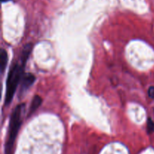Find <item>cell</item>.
Segmentation results:
<instances>
[{
  "instance_id": "6da1fadb",
  "label": "cell",
  "mask_w": 154,
  "mask_h": 154,
  "mask_svg": "<svg viewBox=\"0 0 154 154\" xmlns=\"http://www.w3.org/2000/svg\"><path fill=\"white\" fill-rule=\"evenodd\" d=\"M23 67L24 66L22 64L15 63L9 71L6 82L5 104H10L11 100L13 99L17 87L23 75Z\"/></svg>"
},
{
  "instance_id": "7a4b0ae2",
  "label": "cell",
  "mask_w": 154,
  "mask_h": 154,
  "mask_svg": "<svg viewBox=\"0 0 154 154\" xmlns=\"http://www.w3.org/2000/svg\"><path fill=\"white\" fill-rule=\"evenodd\" d=\"M24 107L25 104H19L17 106L11 114L10 124H9L8 138L5 144V154H11L14 140L21 125V113Z\"/></svg>"
},
{
  "instance_id": "3957f363",
  "label": "cell",
  "mask_w": 154,
  "mask_h": 154,
  "mask_svg": "<svg viewBox=\"0 0 154 154\" xmlns=\"http://www.w3.org/2000/svg\"><path fill=\"white\" fill-rule=\"evenodd\" d=\"M35 80V77L32 73L27 72V73L23 74L21 79V90L23 91L28 89L33 84Z\"/></svg>"
},
{
  "instance_id": "277c9868",
  "label": "cell",
  "mask_w": 154,
  "mask_h": 154,
  "mask_svg": "<svg viewBox=\"0 0 154 154\" xmlns=\"http://www.w3.org/2000/svg\"><path fill=\"white\" fill-rule=\"evenodd\" d=\"M32 49V45L30 43L26 44V45H25L23 46V48L20 55V61L21 64H22L23 66H25L26 62L27 61V60H28L29 58V56L31 54Z\"/></svg>"
},
{
  "instance_id": "5b68a950",
  "label": "cell",
  "mask_w": 154,
  "mask_h": 154,
  "mask_svg": "<svg viewBox=\"0 0 154 154\" xmlns=\"http://www.w3.org/2000/svg\"><path fill=\"white\" fill-rule=\"evenodd\" d=\"M42 102V99L40 96L38 95H35V96L33 98L32 101L31 106H30L29 108V115H31L32 113H34L38 108L39 106L41 105Z\"/></svg>"
},
{
  "instance_id": "8992f818",
  "label": "cell",
  "mask_w": 154,
  "mask_h": 154,
  "mask_svg": "<svg viewBox=\"0 0 154 154\" xmlns=\"http://www.w3.org/2000/svg\"><path fill=\"white\" fill-rule=\"evenodd\" d=\"M8 62V54L6 51L2 48L0 51V69L1 72H3L6 67V64Z\"/></svg>"
},
{
  "instance_id": "52a82bcc",
  "label": "cell",
  "mask_w": 154,
  "mask_h": 154,
  "mask_svg": "<svg viewBox=\"0 0 154 154\" xmlns=\"http://www.w3.org/2000/svg\"><path fill=\"white\" fill-rule=\"evenodd\" d=\"M147 132H148L149 134H151V133L153 132V131H154V122H153V121L152 120L151 118H148V119H147Z\"/></svg>"
},
{
  "instance_id": "ba28073f",
  "label": "cell",
  "mask_w": 154,
  "mask_h": 154,
  "mask_svg": "<svg viewBox=\"0 0 154 154\" xmlns=\"http://www.w3.org/2000/svg\"><path fill=\"white\" fill-rule=\"evenodd\" d=\"M148 95L150 98L154 99V86H151L148 89Z\"/></svg>"
},
{
  "instance_id": "9c48e42d",
  "label": "cell",
  "mask_w": 154,
  "mask_h": 154,
  "mask_svg": "<svg viewBox=\"0 0 154 154\" xmlns=\"http://www.w3.org/2000/svg\"><path fill=\"white\" fill-rule=\"evenodd\" d=\"M6 1H8V0H2V2H6Z\"/></svg>"
}]
</instances>
